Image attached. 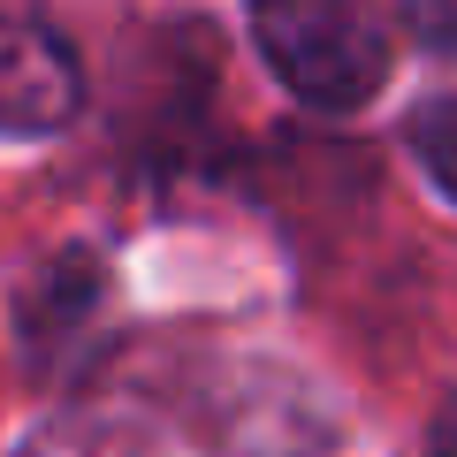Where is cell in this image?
Here are the masks:
<instances>
[{
    "mask_svg": "<svg viewBox=\"0 0 457 457\" xmlns=\"http://www.w3.org/2000/svg\"><path fill=\"white\" fill-rule=\"evenodd\" d=\"M23 457H336V420L275 359L130 343L23 442Z\"/></svg>",
    "mask_w": 457,
    "mask_h": 457,
    "instance_id": "1",
    "label": "cell"
},
{
    "mask_svg": "<svg viewBox=\"0 0 457 457\" xmlns=\"http://www.w3.org/2000/svg\"><path fill=\"white\" fill-rule=\"evenodd\" d=\"M252 38L290 99L328 114L366 107L389 77V38L366 0H252Z\"/></svg>",
    "mask_w": 457,
    "mask_h": 457,
    "instance_id": "2",
    "label": "cell"
},
{
    "mask_svg": "<svg viewBox=\"0 0 457 457\" xmlns=\"http://www.w3.org/2000/svg\"><path fill=\"white\" fill-rule=\"evenodd\" d=\"M84 107V62L46 0H0V137H46Z\"/></svg>",
    "mask_w": 457,
    "mask_h": 457,
    "instance_id": "3",
    "label": "cell"
},
{
    "mask_svg": "<svg viewBox=\"0 0 457 457\" xmlns=\"http://www.w3.org/2000/svg\"><path fill=\"white\" fill-rule=\"evenodd\" d=\"M404 145H411V161L435 176V191L457 198V92H435V99H420V107H411Z\"/></svg>",
    "mask_w": 457,
    "mask_h": 457,
    "instance_id": "4",
    "label": "cell"
},
{
    "mask_svg": "<svg viewBox=\"0 0 457 457\" xmlns=\"http://www.w3.org/2000/svg\"><path fill=\"white\" fill-rule=\"evenodd\" d=\"M404 23L420 46L435 54H457V0H404Z\"/></svg>",
    "mask_w": 457,
    "mask_h": 457,
    "instance_id": "5",
    "label": "cell"
},
{
    "mask_svg": "<svg viewBox=\"0 0 457 457\" xmlns=\"http://www.w3.org/2000/svg\"><path fill=\"white\" fill-rule=\"evenodd\" d=\"M435 457H457V396H450V411L435 420Z\"/></svg>",
    "mask_w": 457,
    "mask_h": 457,
    "instance_id": "6",
    "label": "cell"
}]
</instances>
